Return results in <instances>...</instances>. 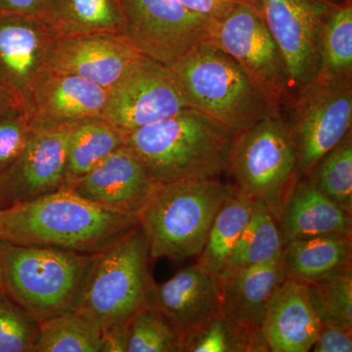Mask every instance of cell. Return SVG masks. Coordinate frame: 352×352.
I'll return each instance as SVG.
<instances>
[{
	"mask_svg": "<svg viewBox=\"0 0 352 352\" xmlns=\"http://www.w3.org/2000/svg\"><path fill=\"white\" fill-rule=\"evenodd\" d=\"M138 226L136 214L113 212L60 188L0 210V240L97 254Z\"/></svg>",
	"mask_w": 352,
	"mask_h": 352,
	"instance_id": "1",
	"label": "cell"
},
{
	"mask_svg": "<svg viewBox=\"0 0 352 352\" xmlns=\"http://www.w3.org/2000/svg\"><path fill=\"white\" fill-rule=\"evenodd\" d=\"M236 133L193 108L126 134V144L157 184L217 179L228 166Z\"/></svg>",
	"mask_w": 352,
	"mask_h": 352,
	"instance_id": "2",
	"label": "cell"
},
{
	"mask_svg": "<svg viewBox=\"0 0 352 352\" xmlns=\"http://www.w3.org/2000/svg\"><path fill=\"white\" fill-rule=\"evenodd\" d=\"M233 190L219 178L157 184L138 214L150 258L178 261L200 256Z\"/></svg>",
	"mask_w": 352,
	"mask_h": 352,
	"instance_id": "3",
	"label": "cell"
},
{
	"mask_svg": "<svg viewBox=\"0 0 352 352\" xmlns=\"http://www.w3.org/2000/svg\"><path fill=\"white\" fill-rule=\"evenodd\" d=\"M95 254L0 240L1 287L39 322L75 311Z\"/></svg>",
	"mask_w": 352,
	"mask_h": 352,
	"instance_id": "4",
	"label": "cell"
},
{
	"mask_svg": "<svg viewBox=\"0 0 352 352\" xmlns=\"http://www.w3.org/2000/svg\"><path fill=\"white\" fill-rule=\"evenodd\" d=\"M189 108L217 120L234 133L250 129L272 108L261 88L232 57L204 41L171 67Z\"/></svg>",
	"mask_w": 352,
	"mask_h": 352,
	"instance_id": "5",
	"label": "cell"
},
{
	"mask_svg": "<svg viewBox=\"0 0 352 352\" xmlns=\"http://www.w3.org/2000/svg\"><path fill=\"white\" fill-rule=\"evenodd\" d=\"M147 241L139 226L97 252L74 312L101 331L127 323L145 307L154 283Z\"/></svg>",
	"mask_w": 352,
	"mask_h": 352,
	"instance_id": "6",
	"label": "cell"
},
{
	"mask_svg": "<svg viewBox=\"0 0 352 352\" xmlns=\"http://www.w3.org/2000/svg\"><path fill=\"white\" fill-rule=\"evenodd\" d=\"M298 147L281 112L236 134L226 171L234 188L265 201L279 221L289 189L298 178ZM279 223V222H278Z\"/></svg>",
	"mask_w": 352,
	"mask_h": 352,
	"instance_id": "7",
	"label": "cell"
},
{
	"mask_svg": "<svg viewBox=\"0 0 352 352\" xmlns=\"http://www.w3.org/2000/svg\"><path fill=\"white\" fill-rule=\"evenodd\" d=\"M210 41L244 69L276 111L293 102L288 72L270 30L258 11L237 4L230 12L212 21Z\"/></svg>",
	"mask_w": 352,
	"mask_h": 352,
	"instance_id": "8",
	"label": "cell"
},
{
	"mask_svg": "<svg viewBox=\"0 0 352 352\" xmlns=\"http://www.w3.org/2000/svg\"><path fill=\"white\" fill-rule=\"evenodd\" d=\"M122 34L143 55L173 67L210 36L212 20L178 0H117Z\"/></svg>",
	"mask_w": 352,
	"mask_h": 352,
	"instance_id": "9",
	"label": "cell"
},
{
	"mask_svg": "<svg viewBox=\"0 0 352 352\" xmlns=\"http://www.w3.org/2000/svg\"><path fill=\"white\" fill-rule=\"evenodd\" d=\"M351 0H258L259 14L281 51L292 96L315 80L324 25Z\"/></svg>",
	"mask_w": 352,
	"mask_h": 352,
	"instance_id": "10",
	"label": "cell"
},
{
	"mask_svg": "<svg viewBox=\"0 0 352 352\" xmlns=\"http://www.w3.org/2000/svg\"><path fill=\"white\" fill-rule=\"evenodd\" d=\"M289 108L298 147V177H302L351 131L352 80H314L296 95Z\"/></svg>",
	"mask_w": 352,
	"mask_h": 352,
	"instance_id": "11",
	"label": "cell"
},
{
	"mask_svg": "<svg viewBox=\"0 0 352 352\" xmlns=\"http://www.w3.org/2000/svg\"><path fill=\"white\" fill-rule=\"evenodd\" d=\"M58 36L46 21L0 11V92L27 119L32 94L51 69Z\"/></svg>",
	"mask_w": 352,
	"mask_h": 352,
	"instance_id": "12",
	"label": "cell"
},
{
	"mask_svg": "<svg viewBox=\"0 0 352 352\" xmlns=\"http://www.w3.org/2000/svg\"><path fill=\"white\" fill-rule=\"evenodd\" d=\"M186 108V97L173 69L143 57L109 88L102 119L127 133Z\"/></svg>",
	"mask_w": 352,
	"mask_h": 352,
	"instance_id": "13",
	"label": "cell"
},
{
	"mask_svg": "<svg viewBox=\"0 0 352 352\" xmlns=\"http://www.w3.org/2000/svg\"><path fill=\"white\" fill-rule=\"evenodd\" d=\"M72 127L32 131L24 151L0 175V210L62 188Z\"/></svg>",
	"mask_w": 352,
	"mask_h": 352,
	"instance_id": "14",
	"label": "cell"
},
{
	"mask_svg": "<svg viewBox=\"0 0 352 352\" xmlns=\"http://www.w3.org/2000/svg\"><path fill=\"white\" fill-rule=\"evenodd\" d=\"M143 57L120 32L59 34L50 68L82 76L109 89Z\"/></svg>",
	"mask_w": 352,
	"mask_h": 352,
	"instance_id": "15",
	"label": "cell"
},
{
	"mask_svg": "<svg viewBox=\"0 0 352 352\" xmlns=\"http://www.w3.org/2000/svg\"><path fill=\"white\" fill-rule=\"evenodd\" d=\"M107 88L72 74L50 69L32 94L28 120L32 131L59 129L102 118Z\"/></svg>",
	"mask_w": 352,
	"mask_h": 352,
	"instance_id": "16",
	"label": "cell"
},
{
	"mask_svg": "<svg viewBox=\"0 0 352 352\" xmlns=\"http://www.w3.org/2000/svg\"><path fill=\"white\" fill-rule=\"evenodd\" d=\"M157 185L138 155L124 144L63 189L113 212L138 215Z\"/></svg>",
	"mask_w": 352,
	"mask_h": 352,
	"instance_id": "17",
	"label": "cell"
},
{
	"mask_svg": "<svg viewBox=\"0 0 352 352\" xmlns=\"http://www.w3.org/2000/svg\"><path fill=\"white\" fill-rule=\"evenodd\" d=\"M146 305L163 315L182 335L221 311L219 280L198 263L164 283H153Z\"/></svg>",
	"mask_w": 352,
	"mask_h": 352,
	"instance_id": "18",
	"label": "cell"
},
{
	"mask_svg": "<svg viewBox=\"0 0 352 352\" xmlns=\"http://www.w3.org/2000/svg\"><path fill=\"white\" fill-rule=\"evenodd\" d=\"M320 327L307 286L286 278L271 298L261 326L268 351H311Z\"/></svg>",
	"mask_w": 352,
	"mask_h": 352,
	"instance_id": "19",
	"label": "cell"
},
{
	"mask_svg": "<svg viewBox=\"0 0 352 352\" xmlns=\"http://www.w3.org/2000/svg\"><path fill=\"white\" fill-rule=\"evenodd\" d=\"M351 215L315 187L307 176L289 189L279 219L283 245L329 234H352Z\"/></svg>",
	"mask_w": 352,
	"mask_h": 352,
	"instance_id": "20",
	"label": "cell"
},
{
	"mask_svg": "<svg viewBox=\"0 0 352 352\" xmlns=\"http://www.w3.org/2000/svg\"><path fill=\"white\" fill-rule=\"evenodd\" d=\"M285 280L280 258L223 278L219 281L222 312L240 327L261 333L268 303Z\"/></svg>",
	"mask_w": 352,
	"mask_h": 352,
	"instance_id": "21",
	"label": "cell"
},
{
	"mask_svg": "<svg viewBox=\"0 0 352 352\" xmlns=\"http://www.w3.org/2000/svg\"><path fill=\"white\" fill-rule=\"evenodd\" d=\"M351 234L335 233L283 245L280 263L287 279L314 283L351 263Z\"/></svg>",
	"mask_w": 352,
	"mask_h": 352,
	"instance_id": "22",
	"label": "cell"
},
{
	"mask_svg": "<svg viewBox=\"0 0 352 352\" xmlns=\"http://www.w3.org/2000/svg\"><path fill=\"white\" fill-rule=\"evenodd\" d=\"M126 134L102 118L74 124L69 133L62 188H68L126 144Z\"/></svg>",
	"mask_w": 352,
	"mask_h": 352,
	"instance_id": "23",
	"label": "cell"
},
{
	"mask_svg": "<svg viewBox=\"0 0 352 352\" xmlns=\"http://www.w3.org/2000/svg\"><path fill=\"white\" fill-rule=\"evenodd\" d=\"M282 250L283 240L276 217L265 201L254 199L247 226L219 281L237 271L275 261L281 256Z\"/></svg>",
	"mask_w": 352,
	"mask_h": 352,
	"instance_id": "24",
	"label": "cell"
},
{
	"mask_svg": "<svg viewBox=\"0 0 352 352\" xmlns=\"http://www.w3.org/2000/svg\"><path fill=\"white\" fill-rule=\"evenodd\" d=\"M252 201L249 196L234 188L212 222L198 264L217 280L247 226Z\"/></svg>",
	"mask_w": 352,
	"mask_h": 352,
	"instance_id": "25",
	"label": "cell"
},
{
	"mask_svg": "<svg viewBox=\"0 0 352 352\" xmlns=\"http://www.w3.org/2000/svg\"><path fill=\"white\" fill-rule=\"evenodd\" d=\"M270 351L263 333L240 327L219 311L183 333L180 352Z\"/></svg>",
	"mask_w": 352,
	"mask_h": 352,
	"instance_id": "26",
	"label": "cell"
},
{
	"mask_svg": "<svg viewBox=\"0 0 352 352\" xmlns=\"http://www.w3.org/2000/svg\"><path fill=\"white\" fill-rule=\"evenodd\" d=\"M315 80H352V2L336 9L324 25Z\"/></svg>",
	"mask_w": 352,
	"mask_h": 352,
	"instance_id": "27",
	"label": "cell"
},
{
	"mask_svg": "<svg viewBox=\"0 0 352 352\" xmlns=\"http://www.w3.org/2000/svg\"><path fill=\"white\" fill-rule=\"evenodd\" d=\"M32 352H101V330L71 311L39 322Z\"/></svg>",
	"mask_w": 352,
	"mask_h": 352,
	"instance_id": "28",
	"label": "cell"
},
{
	"mask_svg": "<svg viewBox=\"0 0 352 352\" xmlns=\"http://www.w3.org/2000/svg\"><path fill=\"white\" fill-rule=\"evenodd\" d=\"M54 27L59 34H122L117 0H55Z\"/></svg>",
	"mask_w": 352,
	"mask_h": 352,
	"instance_id": "29",
	"label": "cell"
},
{
	"mask_svg": "<svg viewBox=\"0 0 352 352\" xmlns=\"http://www.w3.org/2000/svg\"><path fill=\"white\" fill-rule=\"evenodd\" d=\"M305 286L321 324L352 329L351 263Z\"/></svg>",
	"mask_w": 352,
	"mask_h": 352,
	"instance_id": "30",
	"label": "cell"
},
{
	"mask_svg": "<svg viewBox=\"0 0 352 352\" xmlns=\"http://www.w3.org/2000/svg\"><path fill=\"white\" fill-rule=\"evenodd\" d=\"M307 177L324 195L352 214L351 131L322 157Z\"/></svg>",
	"mask_w": 352,
	"mask_h": 352,
	"instance_id": "31",
	"label": "cell"
},
{
	"mask_svg": "<svg viewBox=\"0 0 352 352\" xmlns=\"http://www.w3.org/2000/svg\"><path fill=\"white\" fill-rule=\"evenodd\" d=\"M182 335L152 307L145 305L129 321L127 352H180Z\"/></svg>",
	"mask_w": 352,
	"mask_h": 352,
	"instance_id": "32",
	"label": "cell"
},
{
	"mask_svg": "<svg viewBox=\"0 0 352 352\" xmlns=\"http://www.w3.org/2000/svg\"><path fill=\"white\" fill-rule=\"evenodd\" d=\"M39 321L0 287V352H32Z\"/></svg>",
	"mask_w": 352,
	"mask_h": 352,
	"instance_id": "33",
	"label": "cell"
},
{
	"mask_svg": "<svg viewBox=\"0 0 352 352\" xmlns=\"http://www.w3.org/2000/svg\"><path fill=\"white\" fill-rule=\"evenodd\" d=\"M32 129L18 111L0 116V175L12 166L27 146Z\"/></svg>",
	"mask_w": 352,
	"mask_h": 352,
	"instance_id": "34",
	"label": "cell"
},
{
	"mask_svg": "<svg viewBox=\"0 0 352 352\" xmlns=\"http://www.w3.org/2000/svg\"><path fill=\"white\" fill-rule=\"evenodd\" d=\"M311 351L351 352L352 329L333 324H321Z\"/></svg>",
	"mask_w": 352,
	"mask_h": 352,
	"instance_id": "35",
	"label": "cell"
},
{
	"mask_svg": "<svg viewBox=\"0 0 352 352\" xmlns=\"http://www.w3.org/2000/svg\"><path fill=\"white\" fill-rule=\"evenodd\" d=\"M0 11L32 16L54 25L55 0H0Z\"/></svg>",
	"mask_w": 352,
	"mask_h": 352,
	"instance_id": "36",
	"label": "cell"
},
{
	"mask_svg": "<svg viewBox=\"0 0 352 352\" xmlns=\"http://www.w3.org/2000/svg\"><path fill=\"white\" fill-rule=\"evenodd\" d=\"M129 322L101 331V352H127Z\"/></svg>",
	"mask_w": 352,
	"mask_h": 352,
	"instance_id": "37",
	"label": "cell"
},
{
	"mask_svg": "<svg viewBox=\"0 0 352 352\" xmlns=\"http://www.w3.org/2000/svg\"><path fill=\"white\" fill-rule=\"evenodd\" d=\"M11 111H17L15 107L12 105L10 101L6 95L2 94L0 92V116L4 115V113L11 112ZM19 112V111H18Z\"/></svg>",
	"mask_w": 352,
	"mask_h": 352,
	"instance_id": "38",
	"label": "cell"
},
{
	"mask_svg": "<svg viewBox=\"0 0 352 352\" xmlns=\"http://www.w3.org/2000/svg\"><path fill=\"white\" fill-rule=\"evenodd\" d=\"M0 287H1V279H0Z\"/></svg>",
	"mask_w": 352,
	"mask_h": 352,
	"instance_id": "39",
	"label": "cell"
}]
</instances>
